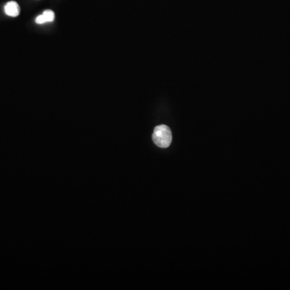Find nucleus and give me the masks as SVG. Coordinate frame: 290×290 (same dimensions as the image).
I'll return each mask as SVG.
<instances>
[{
  "instance_id": "obj_1",
  "label": "nucleus",
  "mask_w": 290,
  "mask_h": 290,
  "mask_svg": "<svg viewBox=\"0 0 290 290\" xmlns=\"http://www.w3.org/2000/svg\"><path fill=\"white\" fill-rule=\"evenodd\" d=\"M153 140L160 148H168L172 142V132L166 125H159L154 129Z\"/></svg>"
},
{
  "instance_id": "obj_2",
  "label": "nucleus",
  "mask_w": 290,
  "mask_h": 290,
  "mask_svg": "<svg viewBox=\"0 0 290 290\" xmlns=\"http://www.w3.org/2000/svg\"><path fill=\"white\" fill-rule=\"evenodd\" d=\"M4 12L8 17H17L19 15L20 7L17 2L10 1L5 5Z\"/></svg>"
},
{
  "instance_id": "obj_3",
  "label": "nucleus",
  "mask_w": 290,
  "mask_h": 290,
  "mask_svg": "<svg viewBox=\"0 0 290 290\" xmlns=\"http://www.w3.org/2000/svg\"><path fill=\"white\" fill-rule=\"evenodd\" d=\"M54 18V12L51 11V10H46V11L43 12L42 15H40V16L35 18V23L38 24H45V23H48V22L53 21Z\"/></svg>"
}]
</instances>
